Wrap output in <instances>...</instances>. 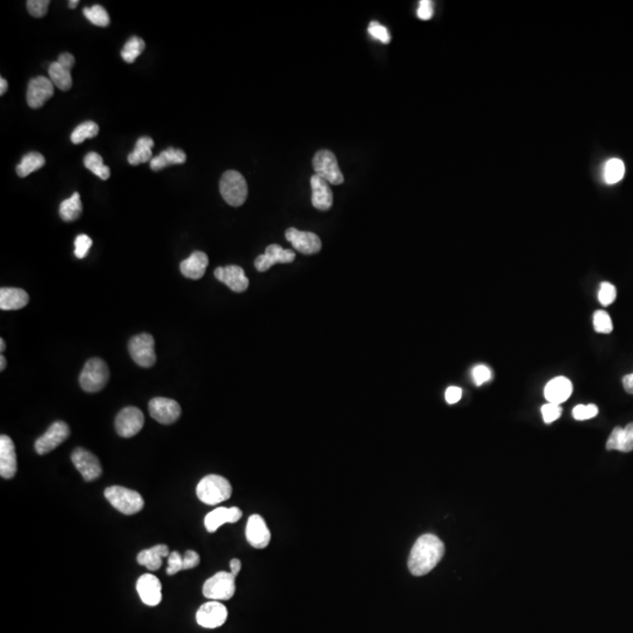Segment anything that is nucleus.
Here are the masks:
<instances>
[{
	"instance_id": "nucleus-3",
	"label": "nucleus",
	"mask_w": 633,
	"mask_h": 633,
	"mask_svg": "<svg viewBox=\"0 0 633 633\" xmlns=\"http://www.w3.org/2000/svg\"><path fill=\"white\" fill-rule=\"evenodd\" d=\"M107 501L125 515H134L144 507V500L137 491L121 486H112L105 491Z\"/></svg>"
},
{
	"instance_id": "nucleus-2",
	"label": "nucleus",
	"mask_w": 633,
	"mask_h": 633,
	"mask_svg": "<svg viewBox=\"0 0 633 633\" xmlns=\"http://www.w3.org/2000/svg\"><path fill=\"white\" fill-rule=\"evenodd\" d=\"M232 487L225 477L220 475H207L200 481L196 488L198 500L205 505H216L231 498Z\"/></svg>"
},
{
	"instance_id": "nucleus-51",
	"label": "nucleus",
	"mask_w": 633,
	"mask_h": 633,
	"mask_svg": "<svg viewBox=\"0 0 633 633\" xmlns=\"http://www.w3.org/2000/svg\"><path fill=\"white\" fill-rule=\"evenodd\" d=\"M623 386L629 394H633V373L626 374L623 378Z\"/></svg>"
},
{
	"instance_id": "nucleus-19",
	"label": "nucleus",
	"mask_w": 633,
	"mask_h": 633,
	"mask_svg": "<svg viewBox=\"0 0 633 633\" xmlns=\"http://www.w3.org/2000/svg\"><path fill=\"white\" fill-rule=\"evenodd\" d=\"M136 590L144 604L156 606L161 603L162 586L156 576L150 574L141 576L136 583Z\"/></svg>"
},
{
	"instance_id": "nucleus-55",
	"label": "nucleus",
	"mask_w": 633,
	"mask_h": 633,
	"mask_svg": "<svg viewBox=\"0 0 633 633\" xmlns=\"http://www.w3.org/2000/svg\"><path fill=\"white\" fill-rule=\"evenodd\" d=\"M77 4H79V1H77V0H72V1H70V8H77Z\"/></svg>"
},
{
	"instance_id": "nucleus-28",
	"label": "nucleus",
	"mask_w": 633,
	"mask_h": 633,
	"mask_svg": "<svg viewBox=\"0 0 633 633\" xmlns=\"http://www.w3.org/2000/svg\"><path fill=\"white\" fill-rule=\"evenodd\" d=\"M186 160H187V155L184 150L168 148L165 151L160 153L158 156L153 158V160L150 161V168L154 172H158L163 168H167L168 165H184Z\"/></svg>"
},
{
	"instance_id": "nucleus-1",
	"label": "nucleus",
	"mask_w": 633,
	"mask_h": 633,
	"mask_svg": "<svg viewBox=\"0 0 633 633\" xmlns=\"http://www.w3.org/2000/svg\"><path fill=\"white\" fill-rule=\"evenodd\" d=\"M445 544L438 536L433 534L422 535L414 543L408 557V569L414 576L429 574L442 560Z\"/></svg>"
},
{
	"instance_id": "nucleus-56",
	"label": "nucleus",
	"mask_w": 633,
	"mask_h": 633,
	"mask_svg": "<svg viewBox=\"0 0 633 633\" xmlns=\"http://www.w3.org/2000/svg\"><path fill=\"white\" fill-rule=\"evenodd\" d=\"M5 348H6V344H5L4 339H0V350L1 352H4Z\"/></svg>"
},
{
	"instance_id": "nucleus-45",
	"label": "nucleus",
	"mask_w": 633,
	"mask_h": 633,
	"mask_svg": "<svg viewBox=\"0 0 633 633\" xmlns=\"http://www.w3.org/2000/svg\"><path fill=\"white\" fill-rule=\"evenodd\" d=\"M472 378L476 386H481L484 382L491 380V371L486 365H477L472 368Z\"/></svg>"
},
{
	"instance_id": "nucleus-15",
	"label": "nucleus",
	"mask_w": 633,
	"mask_h": 633,
	"mask_svg": "<svg viewBox=\"0 0 633 633\" xmlns=\"http://www.w3.org/2000/svg\"><path fill=\"white\" fill-rule=\"evenodd\" d=\"M72 461H73L75 468L77 469V472H80L86 481H94L100 477L103 472L99 459L84 448H77L74 450L73 454H72Z\"/></svg>"
},
{
	"instance_id": "nucleus-8",
	"label": "nucleus",
	"mask_w": 633,
	"mask_h": 633,
	"mask_svg": "<svg viewBox=\"0 0 633 633\" xmlns=\"http://www.w3.org/2000/svg\"><path fill=\"white\" fill-rule=\"evenodd\" d=\"M128 350L133 360L139 366L148 368L156 362L155 341L150 334H141L133 337L129 341Z\"/></svg>"
},
{
	"instance_id": "nucleus-21",
	"label": "nucleus",
	"mask_w": 633,
	"mask_h": 633,
	"mask_svg": "<svg viewBox=\"0 0 633 633\" xmlns=\"http://www.w3.org/2000/svg\"><path fill=\"white\" fill-rule=\"evenodd\" d=\"M243 512L237 507L224 508L220 507L211 512H209L204 519L205 529L209 533H215L218 528L225 523H236L242 519Z\"/></svg>"
},
{
	"instance_id": "nucleus-10",
	"label": "nucleus",
	"mask_w": 633,
	"mask_h": 633,
	"mask_svg": "<svg viewBox=\"0 0 633 633\" xmlns=\"http://www.w3.org/2000/svg\"><path fill=\"white\" fill-rule=\"evenodd\" d=\"M144 425V415L136 407H126L117 414L115 419V429L122 438H133L142 429Z\"/></svg>"
},
{
	"instance_id": "nucleus-25",
	"label": "nucleus",
	"mask_w": 633,
	"mask_h": 633,
	"mask_svg": "<svg viewBox=\"0 0 633 633\" xmlns=\"http://www.w3.org/2000/svg\"><path fill=\"white\" fill-rule=\"evenodd\" d=\"M606 449L630 453L633 450V422L622 429L616 427L606 441Z\"/></svg>"
},
{
	"instance_id": "nucleus-5",
	"label": "nucleus",
	"mask_w": 633,
	"mask_h": 633,
	"mask_svg": "<svg viewBox=\"0 0 633 633\" xmlns=\"http://www.w3.org/2000/svg\"><path fill=\"white\" fill-rule=\"evenodd\" d=\"M110 379V370L103 359L92 358L88 360L81 372L80 386L84 392L96 393L101 391Z\"/></svg>"
},
{
	"instance_id": "nucleus-47",
	"label": "nucleus",
	"mask_w": 633,
	"mask_h": 633,
	"mask_svg": "<svg viewBox=\"0 0 633 633\" xmlns=\"http://www.w3.org/2000/svg\"><path fill=\"white\" fill-rule=\"evenodd\" d=\"M417 17L421 20H429L433 17V5L432 1L429 0H422L420 1L419 8H417Z\"/></svg>"
},
{
	"instance_id": "nucleus-44",
	"label": "nucleus",
	"mask_w": 633,
	"mask_h": 633,
	"mask_svg": "<svg viewBox=\"0 0 633 633\" xmlns=\"http://www.w3.org/2000/svg\"><path fill=\"white\" fill-rule=\"evenodd\" d=\"M542 417H543V420L546 424H553V421H556L558 417L562 415V407L560 405H557V403H548L544 405V406L541 408Z\"/></svg>"
},
{
	"instance_id": "nucleus-54",
	"label": "nucleus",
	"mask_w": 633,
	"mask_h": 633,
	"mask_svg": "<svg viewBox=\"0 0 633 633\" xmlns=\"http://www.w3.org/2000/svg\"><path fill=\"white\" fill-rule=\"evenodd\" d=\"M5 367H6V359H5L4 355H0V370L4 371Z\"/></svg>"
},
{
	"instance_id": "nucleus-7",
	"label": "nucleus",
	"mask_w": 633,
	"mask_h": 633,
	"mask_svg": "<svg viewBox=\"0 0 633 633\" xmlns=\"http://www.w3.org/2000/svg\"><path fill=\"white\" fill-rule=\"evenodd\" d=\"M234 581H236V577L231 572L220 571L204 583L203 595L208 600H217V602L230 600L234 597V591H236Z\"/></svg>"
},
{
	"instance_id": "nucleus-46",
	"label": "nucleus",
	"mask_w": 633,
	"mask_h": 633,
	"mask_svg": "<svg viewBox=\"0 0 633 633\" xmlns=\"http://www.w3.org/2000/svg\"><path fill=\"white\" fill-rule=\"evenodd\" d=\"M182 570H184V556L179 551H172L169 555L167 574L172 576Z\"/></svg>"
},
{
	"instance_id": "nucleus-9",
	"label": "nucleus",
	"mask_w": 633,
	"mask_h": 633,
	"mask_svg": "<svg viewBox=\"0 0 633 633\" xmlns=\"http://www.w3.org/2000/svg\"><path fill=\"white\" fill-rule=\"evenodd\" d=\"M70 434V429L66 422L55 421L50 426L45 434L34 443V448L39 455H45L54 450L57 447L65 442Z\"/></svg>"
},
{
	"instance_id": "nucleus-35",
	"label": "nucleus",
	"mask_w": 633,
	"mask_h": 633,
	"mask_svg": "<svg viewBox=\"0 0 633 633\" xmlns=\"http://www.w3.org/2000/svg\"><path fill=\"white\" fill-rule=\"evenodd\" d=\"M146 48V43L139 37H132L121 50V57L126 63L132 64L139 58Z\"/></svg>"
},
{
	"instance_id": "nucleus-27",
	"label": "nucleus",
	"mask_w": 633,
	"mask_h": 633,
	"mask_svg": "<svg viewBox=\"0 0 633 633\" xmlns=\"http://www.w3.org/2000/svg\"><path fill=\"white\" fill-rule=\"evenodd\" d=\"M169 548L165 544H158L150 549L142 550L137 555V563L146 567L148 570L156 571L161 567L162 558L170 555Z\"/></svg>"
},
{
	"instance_id": "nucleus-42",
	"label": "nucleus",
	"mask_w": 633,
	"mask_h": 633,
	"mask_svg": "<svg viewBox=\"0 0 633 633\" xmlns=\"http://www.w3.org/2000/svg\"><path fill=\"white\" fill-rule=\"evenodd\" d=\"M26 5H27L29 15L34 18H43L47 13L50 1L48 0H29Z\"/></svg>"
},
{
	"instance_id": "nucleus-31",
	"label": "nucleus",
	"mask_w": 633,
	"mask_h": 633,
	"mask_svg": "<svg viewBox=\"0 0 633 633\" xmlns=\"http://www.w3.org/2000/svg\"><path fill=\"white\" fill-rule=\"evenodd\" d=\"M60 217L65 222H74L77 221L82 214V204H81V198L79 193H74L70 198L61 202L60 209H59Z\"/></svg>"
},
{
	"instance_id": "nucleus-36",
	"label": "nucleus",
	"mask_w": 633,
	"mask_h": 633,
	"mask_svg": "<svg viewBox=\"0 0 633 633\" xmlns=\"http://www.w3.org/2000/svg\"><path fill=\"white\" fill-rule=\"evenodd\" d=\"M99 126L96 122L86 121L77 126L70 134V140L74 144H80L84 140L93 139L99 134Z\"/></svg>"
},
{
	"instance_id": "nucleus-11",
	"label": "nucleus",
	"mask_w": 633,
	"mask_h": 633,
	"mask_svg": "<svg viewBox=\"0 0 633 633\" xmlns=\"http://www.w3.org/2000/svg\"><path fill=\"white\" fill-rule=\"evenodd\" d=\"M150 417L162 424L172 425L181 417V406L175 400L168 398H154L149 403Z\"/></svg>"
},
{
	"instance_id": "nucleus-23",
	"label": "nucleus",
	"mask_w": 633,
	"mask_h": 633,
	"mask_svg": "<svg viewBox=\"0 0 633 633\" xmlns=\"http://www.w3.org/2000/svg\"><path fill=\"white\" fill-rule=\"evenodd\" d=\"M574 391V386L567 378L557 377L550 380L544 388V396L548 403L562 405L565 403Z\"/></svg>"
},
{
	"instance_id": "nucleus-37",
	"label": "nucleus",
	"mask_w": 633,
	"mask_h": 633,
	"mask_svg": "<svg viewBox=\"0 0 633 633\" xmlns=\"http://www.w3.org/2000/svg\"><path fill=\"white\" fill-rule=\"evenodd\" d=\"M84 15L92 22L93 25L107 27L110 25V19L106 8L101 5H94L92 8H84Z\"/></svg>"
},
{
	"instance_id": "nucleus-24",
	"label": "nucleus",
	"mask_w": 633,
	"mask_h": 633,
	"mask_svg": "<svg viewBox=\"0 0 633 633\" xmlns=\"http://www.w3.org/2000/svg\"><path fill=\"white\" fill-rule=\"evenodd\" d=\"M209 258L207 253L202 251H195L188 257L187 260H182L179 264V269L184 277L189 279L202 278L204 276L205 270L208 267Z\"/></svg>"
},
{
	"instance_id": "nucleus-43",
	"label": "nucleus",
	"mask_w": 633,
	"mask_h": 633,
	"mask_svg": "<svg viewBox=\"0 0 633 633\" xmlns=\"http://www.w3.org/2000/svg\"><path fill=\"white\" fill-rule=\"evenodd\" d=\"M368 33L375 40L384 43V44H388L391 41V36H389L388 29L384 25L379 24V22H371L370 26H368Z\"/></svg>"
},
{
	"instance_id": "nucleus-6",
	"label": "nucleus",
	"mask_w": 633,
	"mask_h": 633,
	"mask_svg": "<svg viewBox=\"0 0 633 633\" xmlns=\"http://www.w3.org/2000/svg\"><path fill=\"white\" fill-rule=\"evenodd\" d=\"M312 165H313L315 175L325 179L327 184H334V186L344 184V175L339 168L337 158L332 151L327 149L319 150L313 158Z\"/></svg>"
},
{
	"instance_id": "nucleus-20",
	"label": "nucleus",
	"mask_w": 633,
	"mask_h": 633,
	"mask_svg": "<svg viewBox=\"0 0 633 633\" xmlns=\"http://www.w3.org/2000/svg\"><path fill=\"white\" fill-rule=\"evenodd\" d=\"M17 472V454L15 443L8 435L0 436V475L4 479L15 477Z\"/></svg>"
},
{
	"instance_id": "nucleus-39",
	"label": "nucleus",
	"mask_w": 633,
	"mask_h": 633,
	"mask_svg": "<svg viewBox=\"0 0 633 633\" xmlns=\"http://www.w3.org/2000/svg\"><path fill=\"white\" fill-rule=\"evenodd\" d=\"M616 297H617V290H616L615 285H612L611 283L609 282H603L600 284V291H598V300H600V304L609 306L615 301Z\"/></svg>"
},
{
	"instance_id": "nucleus-40",
	"label": "nucleus",
	"mask_w": 633,
	"mask_h": 633,
	"mask_svg": "<svg viewBox=\"0 0 633 633\" xmlns=\"http://www.w3.org/2000/svg\"><path fill=\"white\" fill-rule=\"evenodd\" d=\"M92 244V238L89 237V236H87V234H79L75 238V241H74V246H75L74 255L79 260H82V258L87 256L88 251L91 249Z\"/></svg>"
},
{
	"instance_id": "nucleus-38",
	"label": "nucleus",
	"mask_w": 633,
	"mask_h": 633,
	"mask_svg": "<svg viewBox=\"0 0 633 633\" xmlns=\"http://www.w3.org/2000/svg\"><path fill=\"white\" fill-rule=\"evenodd\" d=\"M593 329L598 334H611L613 325H612L611 317L609 315L608 312L600 310L593 313Z\"/></svg>"
},
{
	"instance_id": "nucleus-17",
	"label": "nucleus",
	"mask_w": 633,
	"mask_h": 633,
	"mask_svg": "<svg viewBox=\"0 0 633 633\" xmlns=\"http://www.w3.org/2000/svg\"><path fill=\"white\" fill-rule=\"evenodd\" d=\"M246 539L256 549H264L269 546L271 541V534L265 521L260 515H251L246 523Z\"/></svg>"
},
{
	"instance_id": "nucleus-22",
	"label": "nucleus",
	"mask_w": 633,
	"mask_h": 633,
	"mask_svg": "<svg viewBox=\"0 0 633 633\" xmlns=\"http://www.w3.org/2000/svg\"><path fill=\"white\" fill-rule=\"evenodd\" d=\"M312 188V205L320 211L329 210L334 204V194L329 184L319 176L313 175L310 179Z\"/></svg>"
},
{
	"instance_id": "nucleus-12",
	"label": "nucleus",
	"mask_w": 633,
	"mask_h": 633,
	"mask_svg": "<svg viewBox=\"0 0 633 633\" xmlns=\"http://www.w3.org/2000/svg\"><path fill=\"white\" fill-rule=\"evenodd\" d=\"M54 94V84L48 77H37L29 81L26 100L27 105L33 110L40 108Z\"/></svg>"
},
{
	"instance_id": "nucleus-41",
	"label": "nucleus",
	"mask_w": 633,
	"mask_h": 633,
	"mask_svg": "<svg viewBox=\"0 0 633 633\" xmlns=\"http://www.w3.org/2000/svg\"><path fill=\"white\" fill-rule=\"evenodd\" d=\"M597 414H598V407L593 403L579 405L572 410V415L577 421L589 420V419L596 417Z\"/></svg>"
},
{
	"instance_id": "nucleus-26",
	"label": "nucleus",
	"mask_w": 633,
	"mask_h": 633,
	"mask_svg": "<svg viewBox=\"0 0 633 633\" xmlns=\"http://www.w3.org/2000/svg\"><path fill=\"white\" fill-rule=\"evenodd\" d=\"M29 300V295L22 289L3 288L0 290V308L3 311H12L25 308Z\"/></svg>"
},
{
	"instance_id": "nucleus-30",
	"label": "nucleus",
	"mask_w": 633,
	"mask_h": 633,
	"mask_svg": "<svg viewBox=\"0 0 633 633\" xmlns=\"http://www.w3.org/2000/svg\"><path fill=\"white\" fill-rule=\"evenodd\" d=\"M48 74H50V80L53 82L55 87H58L59 89L61 91H68L72 87L73 84V80H72V74H70V70L64 67L61 64H59L58 61H54L50 65V68H48Z\"/></svg>"
},
{
	"instance_id": "nucleus-49",
	"label": "nucleus",
	"mask_w": 633,
	"mask_h": 633,
	"mask_svg": "<svg viewBox=\"0 0 633 633\" xmlns=\"http://www.w3.org/2000/svg\"><path fill=\"white\" fill-rule=\"evenodd\" d=\"M462 396V389L460 387H455V386H450V387L447 388L446 391V401L449 403V405H454V403H459Z\"/></svg>"
},
{
	"instance_id": "nucleus-34",
	"label": "nucleus",
	"mask_w": 633,
	"mask_h": 633,
	"mask_svg": "<svg viewBox=\"0 0 633 633\" xmlns=\"http://www.w3.org/2000/svg\"><path fill=\"white\" fill-rule=\"evenodd\" d=\"M604 181L608 184H618L625 175V165L620 158H611L604 167Z\"/></svg>"
},
{
	"instance_id": "nucleus-52",
	"label": "nucleus",
	"mask_w": 633,
	"mask_h": 633,
	"mask_svg": "<svg viewBox=\"0 0 633 633\" xmlns=\"http://www.w3.org/2000/svg\"><path fill=\"white\" fill-rule=\"evenodd\" d=\"M230 569H231V571H230L231 574H232V575H234V577H236V576H237L238 574H239V571H241V569H242V563H241V560H237V558H234V560H230Z\"/></svg>"
},
{
	"instance_id": "nucleus-4",
	"label": "nucleus",
	"mask_w": 633,
	"mask_h": 633,
	"mask_svg": "<svg viewBox=\"0 0 633 633\" xmlns=\"http://www.w3.org/2000/svg\"><path fill=\"white\" fill-rule=\"evenodd\" d=\"M220 191L224 201L231 207H241L248 198V184L241 172L228 170L220 182Z\"/></svg>"
},
{
	"instance_id": "nucleus-14",
	"label": "nucleus",
	"mask_w": 633,
	"mask_h": 633,
	"mask_svg": "<svg viewBox=\"0 0 633 633\" xmlns=\"http://www.w3.org/2000/svg\"><path fill=\"white\" fill-rule=\"evenodd\" d=\"M285 237L293 249L304 255H315L322 249V241L317 234L310 231H300L296 228H290L285 232Z\"/></svg>"
},
{
	"instance_id": "nucleus-13",
	"label": "nucleus",
	"mask_w": 633,
	"mask_h": 633,
	"mask_svg": "<svg viewBox=\"0 0 633 633\" xmlns=\"http://www.w3.org/2000/svg\"><path fill=\"white\" fill-rule=\"evenodd\" d=\"M228 618V610L221 602L210 600L202 605L196 613L198 624L205 629H216L223 625Z\"/></svg>"
},
{
	"instance_id": "nucleus-16",
	"label": "nucleus",
	"mask_w": 633,
	"mask_h": 633,
	"mask_svg": "<svg viewBox=\"0 0 633 633\" xmlns=\"http://www.w3.org/2000/svg\"><path fill=\"white\" fill-rule=\"evenodd\" d=\"M296 258V253L292 250L284 249L278 244H271L267 246L265 253L257 257L255 267L260 272H265L275 264L291 263Z\"/></svg>"
},
{
	"instance_id": "nucleus-53",
	"label": "nucleus",
	"mask_w": 633,
	"mask_h": 633,
	"mask_svg": "<svg viewBox=\"0 0 633 633\" xmlns=\"http://www.w3.org/2000/svg\"><path fill=\"white\" fill-rule=\"evenodd\" d=\"M8 87V81L5 80L4 77H0V96H4Z\"/></svg>"
},
{
	"instance_id": "nucleus-48",
	"label": "nucleus",
	"mask_w": 633,
	"mask_h": 633,
	"mask_svg": "<svg viewBox=\"0 0 633 633\" xmlns=\"http://www.w3.org/2000/svg\"><path fill=\"white\" fill-rule=\"evenodd\" d=\"M200 560H201V558H200V555L196 551L188 550L184 556V570L198 567V564H200Z\"/></svg>"
},
{
	"instance_id": "nucleus-32",
	"label": "nucleus",
	"mask_w": 633,
	"mask_h": 633,
	"mask_svg": "<svg viewBox=\"0 0 633 633\" xmlns=\"http://www.w3.org/2000/svg\"><path fill=\"white\" fill-rule=\"evenodd\" d=\"M45 162H46L45 158L40 153H36V151L29 153V154L24 155L22 161L17 165V174L20 177H26L29 174L43 168Z\"/></svg>"
},
{
	"instance_id": "nucleus-18",
	"label": "nucleus",
	"mask_w": 633,
	"mask_h": 633,
	"mask_svg": "<svg viewBox=\"0 0 633 633\" xmlns=\"http://www.w3.org/2000/svg\"><path fill=\"white\" fill-rule=\"evenodd\" d=\"M215 277L220 282L224 283L234 292H244L249 288V279L246 277V272L242 267L237 265L217 267L215 270Z\"/></svg>"
},
{
	"instance_id": "nucleus-29",
	"label": "nucleus",
	"mask_w": 633,
	"mask_h": 633,
	"mask_svg": "<svg viewBox=\"0 0 633 633\" xmlns=\"http://www.w3.org/2000/svg\"><path fill=\"white\" fill-rule=\"evenodd\" d=\"M154 147V141L148 136H142L136 141L135 149L128 155L129 165H139L140 163L151 161L153 153L151 148Z\"/></svg>"
},
{
	"instance_id": "nucleus-33",
	"label": "nucleus",
	"mask_w": 633,
	"mask_h": 633,
	"mask_svg": "<svg viewBox=\"0 0 633 633\" xmlns=\"http://www.w3.org/2000/svg\"><path fill=\"white\" fill-rule=\"evenodd\" d=\"M84 167L89 169L93 174H96L101 179H108L110 177V167L103 163V160L98 153H88L84 158Z\"/></svg>"
},
{
	"instance_id": "nucleus-50",
	"label": "nucleus",
	"mask_w": 633,
	"mask_h": 633,
	"mask_svg": "<svg viewBox=\"0 0 633 633\" xmlns=\"http://www.w3.org/2000/svg\"><path fill=\"white\" fill-rule=\"evenodd\" d=\"M57 61H58L59 64H61L64 67L68 68V70H72L74 65H75V58H74V55L70 54V53H63V54L59 55Z\"/></svg>"
}]
</instances>
